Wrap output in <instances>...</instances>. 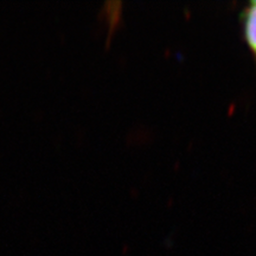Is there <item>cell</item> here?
I'll list each match as a JSON object with an SVG mask.
<instances>
[{"label":"cell","mask_w":256,"mask_h":256,"mask_svg":"<svg viewBox=\"0 0 256 256\" xmlns=\"http://www.w3.org/2000/svg\"><path fill=\"white\" fill-rule=\"evenodd\" d=\"M243 38L256 62V0L248 2L241 12Z\"/></svg>","instance_id":"6da1fadb"}]
</instances>
